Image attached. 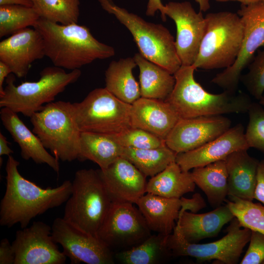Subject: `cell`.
Returning <instances> with one entry per match:
<instances>
[{
    "instance_id": "cell-8",
    "label": "cell",
    "mask_w": 264,
    "mask_h": 264,
    "mask_svg": "<svg viewBox=\"0 0 264 264\" xmlns=\"http://www.w3.org/2000/svg\"><path fill=\"white\" fill-rule=\"evenodd\" d=\"M102 8L113 14L130 31L146 59L174 74L181 63L177 55L174 38L161 24L148 22L141 17L115 5L113 0H98Z\"/></svg>"
},
{
    "instance_id": "cell-35",
    "label": "cell",
    "mask_w": 264,
    "mask_h": 264,
    "mask_svg": "<svg viewBox=\"0 0 264 264\" xmlns=\"http://www.w3.org/2000/svg\"><path fill=\"white\" fill-rule=\"evenodd\" d=\"M112 135L117 143L124 148L153 149L166 144L164 139L137 128L131 127L121 133Z\"/></svg>"
},
{
    "instance_id": "cell-19",
    "label": "cell",
    "mask_w": 264,
    "mask_h": 264,
    "mask_svg": "<svg viewBox=\"0 0 264 264\" xmlns=\"http://www.w3.org/2000/svg\"><path fill=\"white\" fill-rule=\"evenodd\" d=\"M249 148L241 124L229 128L222 134L191 151L177 154L176 162L186 172L196 167L224 160L231 153Z\"/></svg>"
},
{
    "instance_id": "cell-32",
    "label": "cell",
    "mask_w": 264,
    "mask_h": 264,
    "mask_svg": "<svg viewBox=\"0 0 264 264\" xmlns=\"http://www.w3.org/2000/svg\"><path fill=\"white\" fill-rule=\"evenodd\" d=\"M41 18L62 24L77 23L79 0H31Z\"/></svg>"
},
{
    "instance_id": "cell-34",
    "label": "cell",
    "mask_w": 264,
    "mask_h": 264,
    "mask_svg": "<svg viewBox=\"0 0 264 264\" xmlns=\"http://www.w3.org/2000/svg\"><path fill=\"white\" fill-rule=\"evenodd\" d=\"M229 199L226 204L241 226L264 234V206L234 196Z\"/></svg>"
},
{
    "instance_id": "cell-17",
    "label": "cell",
    "mask_w": 264,
    "mask_h": 264,
    "mask_svg": "<svg viewBox=\"0 0 264 264\" xmlns=\"http://www.w3.org/2000/svg\"><path fill=\"white\" fill-rule=\"evenodd\" d=\"M44 56L43 39L34 28L20 30L0 42V61L18 78L26 76L32 63Z\"/></svg>"
},
{
    "instance_id": "cell-4",
    "label": "cell",
    "mask_w": 264,
    "mask_h": 264,
    "mask_svg": "<svg viewBox=\"0 0 264 264\" xmlns=\"http://www.w3.org/2000/svg\"><path fill=\"white\" fill-rule=\"evenodd\" d=\"M111 204L98 170H79L72 182L71 193L66 202L63 218L97 237Z\"/></svg>"
},
{
    "instance_id": "cell-22",
    "label": "cell",
    "mask_w": 264,
    "mask_h": 264,
    "mask_svg": "<svg viewBox=\"0 0 264 264\" xmlns=\"http://www.w3.org/2000/svg\"><path fill=\"white\" fill-rule=\"evenodd\" d=\"M234 217L226 204L205 213L184 211L178 218L176 224L188 242L198 243L204 239L217 236L223 226Z\"/></svg>"
},
{
    "instance_id": "cell-7",
    "label": "cell",
    "mask_w": 264,
    "mask_h": 264,
    "mask_svg": "<svg viewBox=\"0 0 264 264\" xmlns=\"http://www.w3.org/2000/svg\"><path fill=\"white\" fill-rule=\"evenodd\" d=\"M205 33L193 65L205 70L227 68L235 63L240 51L244 26L235 13H209L205 17Z\"/></svg>"
},
{
    "instance_id": "cell-38",
    "label": "cell",
    "mask_w": 264,
    "mask_h": 264,
    "mask_svg": "<svg viewBox=\"0 0 264 264\" xmlns=\"http://www.w3.org/2000/svg\"><path fill=\"white\" fill-rule=\"evenodd\" d=\"M249 247L241 264H260L264 262V234L251 230Z\"/></svg>"
},
{
    "instance_id": "cell-21",
    "label": "cell",
    "mask_w": 264,
    "mask_h": 264,
    "mask_svg": "<svg viewBox=\"0 0 264 264\" xmlns=\"http://www.w3.org/2000/svg\"><path fill=\"white\" fill-rule=\"evenodd\" d=\"M0 117L5 129L19 145L23 159H32L37 164H46L59 173V160L47 151L39 138L26 127L17 113L9 108H1Z\"/></svg>"
},
{
    "instance_id": "cell-6",
    "label": "cell",
    "mask_w": 264,
    "mask_h": 264,
    "mask_svg": "<svg viewBox=\"0 0 264 264\" xmlns=\"http://www.w3.org/2000/svg\"><path fill=\"white\" fill-rule=\"evenodd\" d=\"M36 82H25L16 86L13 74L8 76L3 94L0 96V107L30 117L46 104L52 102L69 85L76 82L81 75L79 69L66 72L61 67L48 66L40 72Z\"/></svg>"
},
{
    "instance_id": "cell-29",
    "label": "cell",
    "mask_w": 264,
    "mask_h": 264,
    "mask_svg": "<svg viewBox=\"0 0 264 264\" xmlns=\"http://www.w3.org/2000/svg\"><path fill=\"white\" fill-rule=\"evenodd\" d=\"M193 179L214 207L222 205L228 196V173L224 160L193 169Z\"/></svg>"
},
{
    "instance_id": "cell-47",
    "label": "cell",
    "mask_w": 264,
    "mask_h": 264,
    "mask_svg": "<svg viewBox=\"0 0 264 264\" xmlns=\"http://www.w3.org/2000/svg\"><path fill=\"white\" fill-rule=\"evenodd\" d=\"M259 101V103L262 106H264V93L263 94V96H262V97Z\"/></svg>"
},
{
    "instance_id": "cell-33",
    "label": "cell",
    "mask_w": 264,
    "mask_h": 264,
    "mask_svg": "<svg viewBox=\"0 0 264 264\" xmlns=\"http://www.w3.org/2000/svg\"><path fill=\"white\" fill-rule=\"evenodd\" d=\"M40 16L33 7L21 5H0V38L33 27Z\"/></svg>"
},
{
    "instance_id": "cell-44",
    "label": "cell",
    "mask_w": 264,
    "mask_h": 264,
    "mask_svg": "<svg viewBox=\"0 0 264 264\" xmlns=\"http://www.w3.org/2000/svg\"><path fill=\"white\" fill-rule=\"evenodd\" d=\"M9 142L6 137L0 132V156L6 155L9 156L13 153V151L8 146Z\"/></svg>"
},
{
    "instance_id": "cell-14",
    "label": "cell",
    "mask_w": 264,
    "mask_h": 264,
    "mask_svg": "<svg viewBox=\"0 0 264 264\" xmlns=\"http://www.w3.org/2000/svg\"><path fill=\"white\" fill-rule=\"evenodd\" d=\"M164 16L171 18L176 27L175 46L181 65L191 66L197 57L207 27L202 12H197L189 1H170L164 5Z\"/></svg>"
},
{
    "instance_id": "cell-43",
    "label": "cell",
    "mask_w": 264,
    "mask_h": 264,
    "mask_svg": "<svg viewBox=\"0 0 264 264\" xmlns=\"http://www.w3.org/2000/svg\"><path fill=\"white\" fill-rule=\"evenodd\" d=\"M12 73L9 67L4 63L0 61V96L4 93L3 82L6 77Z\"/></svg>"
},
{
    "instance_id": "cell-40",
    "label": "cell",
    "mask_w": 264,
    "mask_h": 264,
    "mask_svg": "<svg viewBox=\"0 0 264 264\" xmlns=\"http://www.w3.org/2000/svg\"><path fill=\"white\" fill-rule=\"evenodd\" d=\"M198 4L200 11L205 12L210 8L209 0H195ZM164 5L161 0H148L146 14L149 16H154L156 12L159 11L161 13L162 20L165 22L166 19L164 16Z\"/></svg>"
},
{
    "instance_id": "cell-5",
    "label": "cell",
    "mask_w": 264,
    "mask_h": 264,
    "mask_svg": "<svg viewBox=\"0 0 264 264\" xmlns=\"http://www.w3.org/2000/svg\"><path fill=\"white\" fill-rule=\"evenodd\" d=\"M32 132L58 160L78 159L81 132L72 103L64 101L46 104L30 117Z\"/></svg>"
},
{
    "instance_id": "cell-10",
    "label": "cell",
    "mask_w": 264,
    "mask_h": 264,
    "mask_svg": "<svg viewBox=\"0 0 264 264\" xmlns=\"http://www.w3.org/2000/svg\"><path fill=\"white\" fill-rule=\"evenodd\" d=\"M227 234L215 242L200 244L188 242L176 223L172 233L167 236V245L174 256H190L198 262L215 260L225 264H237L251 230L242 227L234 217L227 227Z\"/></svg>"
},
{
    "instance_id": "cell-3",
    "label": "cell",
    "mask_w": 264,
    "mask_h": 264,
    "mask_svg": "<svg viewBox=\"0 0 264 264\" xmlns=\"http://www.w3.org/2000/svg\"><path fill=\"white\" fill-rule=\"evenodd\" d=\"M195 69L193 65L181 66L174 74V88L165 100L180 118L248 112L252 102L247 95L227 91L219 94L209 93L195 79Z\"/></svg>"
},
{
    "instance_id": "cell-20",
    "label": "cell",
    "mask_w": 264,
    "mask_h": 264,
    "mask_svg": "<svg viewBox=\"0 0 264 264\" xmlns=\"http://www.w3.org/2000/svg\"><path fill=\"white\" fill-rule=\"evenodd\" d=\"M167 102L140 97L131 106V127L148 131L165 140L180 119Z\"/></svg>"
},
{
    "instance_id": "cell-37",
    "label": "cell",
    "mask_w": 264,
    "mask_h": 264,
    "mask_svg": "<svg viewBox=\"0 0 264 264\" xmlns=\"http://www.w3.org/2000/svg\"><path fill=\"white\" fill-rule=\"evenodd\" d=\"M248 71L240 80L249 93L259 100L264 93V49L259 50L248 66Z\"/></svg>"
},
{
    "instance_id": "cell-42",
    "label": "cell",
    "mask_w": 264,
    "mask_h": 264,
    "mask_svg": "<svg viewBox=\"0 0 264 264\" xmlns=\"http://www.w3.org/2000/svg\"><path fill=\"white\" fill-rule=\"evenodd\" d=\"M254 199L264 205V160L260 161L258 164Z\"/></svg>"
},
{
    "instance_id": "cell-25",
    "label": "cell",
    "mask_w": 264,
    "mask_h": 264,
    "mask_svg": "<svg viewBox=\"0 0 264 264\" xmlns=\"http://www.w3.org/2000/svg\"><path fill=\"white\" fill-rule=\"evenodd\" d=\"M133 58L139 69L141 97L165 101L175 86L173 74L140 53H135Z\"/></svg>"
},
{
    "instance_id": "cell-15",
    "label": "cell",
    "mask_w": 264,
    "mask_h": 264,
    "mask_svg": "<svg viewBox=\"0 0 264 264\" xmlns=\"http://www.w3.org/2000/svg\"><path fill=\"white\" fill-rule=\"evenodd\" d=\"M52 236L51 226L35 221L29 227L16 232L12 242L14 264H63L66 257Z\"/></svg>"
},
{
    "instance_id": "cell-13",
    "label": "cell",
    "mask_w": 264,
    "mask_h": 264,
    "mask_svg": "<svg viewBox=\"0 0 264 264\" xmlns=\"http://www.w3.org/2000/svg\"><path fill=\"white\" fill-rule=\"evenodd\" d=\"M54 242L63 248L71 264H112L111 249L97 237L80 229L63 218H56L51 226Z\"/></svg>"
},
{
    "instance_id": "cell-2",
    "label": "cell",
    "mask_w": 264,
    "mask_h": 264,
    "mask_svg": "<svg viewBox=\"0 0 264 264\" xmlns=\"http://www.w3.org/2000/svg\"><path fill=\"white\" fill-rule=\"evenodd\" d=\"M33 28L42 37L45 56L55 66L78 69L115 54L113 47L96 40L85 25L62 24L40 18Z\"/></svg>"
},
{
    "instance_id": "cell-39",
    "label": "cell",
    "mask_w": 264,
    "mask_h": 264,
    "mask_svg": "<svg viewBox=\"0 0 264 264\" xmlns=\"http://www.w3.org/2000/svg\"><path fill=\"white\" fill-rule=\"evenodd\" d=\"M180 200L181 208L178 218L184 211L189 210L191 213H197L206 206L204 198L198 193H195L190 198H186L182 196L180 198Z\"/></svg>"
},
{
    "instance_id": "cell-24",
    "label": "cell",
    "mask_w": 264,
    "mask_h": 264,
    "mask_svg": "<svg viewBox=\"0 0 264 264\" xmlns=\"http://www.w3.org/2000/svg\"><path fill=\"white\" fill-rule=\"evenodd\" d=\"M135 204L151 231L167 236L172 233L181 208L180 198H167L147 193Z\"/></svg>"
},
{
    "instance_id": "cell-45",
    "label": "cell",
    "mask_w": 264,
    "mask_h": 264,
    "mask_svg": "<svg viewBox=\"0 0 264 264\" xmlns=\"http://www.w3.org/2000/svg\"><path fill=\"white\" fill-rule=\"evenodd\" d=\"M21 5L27 7H33L31 0H0V5Z\"/></svg>"
},
{
    "instance_id": "cell-11",
    "label": "cell",
    "mask_w": 264,
    "mask_h": 264,
    "mask_svg": "<svg viewBox=\"0 0 264 264\" xmlns=\"http://www.w3.org/2000/svg\"><path fill=\"white\" fill-rule=\"evenodd\" d=\"M237 14L244 26L240 51L233 65L217 74L211 81L224 91L233 93L237 89L242 71L252 61L256 51L264 47V0L241 4Z\"/></svg>"
},
{
    "instance_id": "cell-16",
    "label": "cell",
    "mask_w": 264,
    "mask_h": 264,
    "mask_svg": "<svg viewBox=\"0 0 264 264\" xmlns=\"http://www.w3.org/2000/svg\"><path fill=\"white\" fill-rule=\"evenodd\" d=\"M231 121L222 115L180 118L165 139L176 154L196 149L220 136L231 128Z\"/></svg>"
},
{
    "instance_id": "cell-26",
    "label": "cell",
    "mask_w": 264,
    "mask_h": 264,
    "mask_svg": "<svg viewBox=\"0 0 264 264\" xmlns=\"http://www.w3.org/2000/svg\"><path fill=\"white\" fill-rule=\"evenodd\" d=\"M136 66L133 57H128L111 62L105 72V88L131 105L141 97L140 86L132 74Z\"/></svg>"
},
{
    "instance_id": "cell-9",
    "label": "cell",
    "mask_w": 264,
    "mask_h": 264,
    "mask_svg": "<svg viewBox=\"0 0 264 264\" xmlns=\"http://www.w3.org/2000/svg\"><path fill=\"white\" fill-rule=\"evenodd\" d=\"M131 106L105 88H95L81 102L72 103L81 132L109 134H118L132 127Z\"/></svg>"
},
{
    "instance_id": "cell-31",
    "label": "cell",
    "mask_w": 264,
    "mask_h": 264,
    "mask_svg": "<svg viewBox=\"0 0 264 264\" xmlns=\"http://www.w3.org/2000/svg\"><path fill=\"white\" fill-rule=\"evenodd\" d=\"M176 155L165 144L153 149L124 147L121 156L132 163L146 177H153L176 161Z\"/></svg>"
},
{
    "instance_id": "cell-46",
    "label": "cell",
    "mask_w": 264,
    "mask_h": 264,
    "mask_svg": "<svg viewBox=\"0 0 264 264\" xmlns=\"http://www.w3.org/2000/svg\"><path fill=\"white\" fill-rule=\"evenodd\" d=\"M219 2H226L228 1H239L243 4H248L252 2L259 0H215Z\"/></svg>"
},
{
    "instance_id": "cell-36",
    "label": "cell",
    "mask_w": 264,
    "mask_h": 264,
    "mask_svg": "<svg viewBox=\"0 0 264 264\" xmlns=\"http://www.w3.org/2000/svg\"><path fill=\"white\" fill-rule=\"evenodd\" d=\"M247 112L249 121L245 132L247 143L249 148L264 153V109L259 103L252 102Z\"/></svg>"
},
{
    "instance_id": "cell-27",
    "label": "cell",
    "mask_w": 264,
    "mask_h": 264,
    "mask_svg": "<svg viewBox=\"0 0 264 264\" xmlns=\"http://www.w3.org/2000/svg\"><path fill=\"white\" fill-rule=\"evenodd\" d=\"M191 173L183 171L174 161L147 182L146 192L171 198H180L195 189Z\"/></svg>"
},
{
    "instance_id": "cell-41",
    "label": "cell",
    "mask_w": 264,
    "mask_h": 264,
    "mask_svg": "<svg viewBox=\"0 0 264 264\" xmlns=\"http://www.w3.org/2000/svg\"><path fill=\"white\" fill-rule=\"evenodd\" d=\"M15 253L7 238L2 239L0 242V264H14Z\"/></svg>"
},
{
    "instance_id": "cell-28",
    "label": "cell",
    "mask_w": 264,
    "mask_h": 264,
    "mask_svg": "<svg viewBox=\"0 0 264 264\" xmlns=\"http://www.w3.org/2000/svg\"><path fill=\"white\" fill-rule=\"evenodd\" d=\"M123 148L112 134L82 132L78 159L89 160L106 169L122 156Z\"/></svg>"
},
{
    "instance_id": "cell-30",
    "label": "cell",
    "mask_w": 264,
    "mask_h": 264,
    "mask_svg": "<svg viewBox=\"0 0 264 264\" xmlns=\"http://www.w3.org/2000/svg\"><path fill=\"white\" fill-rule=\"evenodd\" d=\"M167 235H151L139 244L119 251L116 259L124 264H159L172 256L167 245Z\"/></svg>"
},
{
    "instance_id": "cell-18",
    "label": "cell",
    "mask_w": 264,
    "mask_h": 264,
    "mask_svg": "<svg viewBox=\"0 0 264 264\" xmlns=\"http://www.w3.org/2000/svg\"><path fill=\"white\" fill-rule=\"evenodd\" d=\"M98 171L112 202L135 203L146 193V176L122 156Z\"/></svg>"
},
{
    "instance_id": "cell-1",
    "label": "cell",
    "mask_w": 264,
    "mask_h": 264,
    "mask_svg": "<svg viewBox=\"0 0 264 264\" xmlns=\"http://www.w3.org/2000/svg\"><path fill=\"white\" fill-rule=\"evenodd\" d=\"M20 162L8 156L5 166L6 189L0 203V225L10 228L19 223L28 226L34 218L58 207L70 197L72 182L64 181L59 186L44 188L22 176Z\"/></svg>"
},
{
    "instance_id": "cell-12",
    "label": "cell",
    "mask_w": 264,
    "mask_h": 264,
    "mask_svg": "<svg viewBox=\"0 0 264 264\" xmlns=\"http://www.w3.org/2000/svg\"><path fill=\"white\" fill-rule=\"evenodd\" d=\"M151 235L143 216L132 203L112 202L97 237L111 249L122 251L139 244Z\"/></svg>"
},
{
    "instance_id": "cell-23",
    "label": "cell",
    "mask_w": 264,
    "mask_h": 264,
    "mask_svg": "<svg viewBox=\"0 0 264 264\" xmlns=\"http://www.w3.org/2000/svg\"><path fill=\"white\" fill-rule=\"evenodd\" d=\"M247 151H235L224 160L228 173V196L252 201L260 161L249 155Z\"/></svg>"
}]
</instances>
